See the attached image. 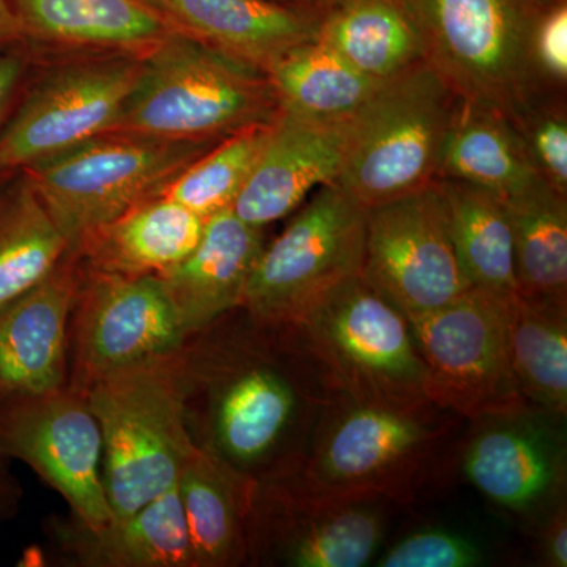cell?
<instances>
[{"label":"cell","mask_w":567,"mask_h":567,"mask_svg":"<svg viewBox=\"0 0 567 567\" xmlns=\"http://www.w3.org/2000/svg\"><path fill=\"white\" fill-rule=\"evenodd\" d=\"M234 311L183 349L197 445L257 483L292 476L334 391L286 324Z\"/></svg>","instance_id":"6da1fadb"},{"label":"cell","mask_w":567,"mask_h":567,"mask_svg":"<svg viewBox=\"0 0 567 567\" xmlns=\"http://www.w3.org/2000/svg\"><path fill=\"white\" fill-rule=\"evenodd\" d=\"M464 417L431 399L383 404L331 394L295 473L306 486L410 505L446 476Z\"/></svg>","instance_id":"7a4b0ae2"},{"label":"cell","mask_w":567,"mask_h":567,"mask_svg":"<svg viewBox=\"0 0 567 567\" xmlns=\"http://www.w3.org/2000/svg\"><path fill=\"white\" fill-rule=\"evenodd\" d=\"M183 349L80 388L102 429L104 488L114 520L177 486L196 453Z\"/></svg>","instance_id":"3957f363"},{"label":"cell","mask_w":567,"mask_h":567,"mask_svg":"<svg viewBox=\"0 0 567 567\" xmlns=\"http://www.w3.org/2000/svg\"><path fill=\"white\" fill-rule=\"evenodd\" d=\"M281 106L265 71L171 29L141 55L114 132L163 140H224L270 125Z\"/></svg>","instance_id":"277c9868"},{"label":"cell","mask_w":567,"mask_h":567,"mask_svg":"<svg viewBox=\"0 0 567 567\" xmlns=\"http://www.w3.org/2000/svg\"><path fill=\"white\" fill-rule=\"evenodd\" d=\"M286 327L336 393L383 404L429 399L427 369L409 319L363 276Z\"/></svg>","instance_id":"5b68a950"},{"label":"cell","mask_w":567,"mask_h":567,"mask_svg":"<svg viewBox=\"0 0 567 567\" xmlns=\"http://www.w3.org/2000/svg\"><path fill=\"white\" fill-rule=\"evenodd\" d=\"M457 102L427 62L383 81L347 122L339 185L365 210L432 185Z\"/></svg>","instance_id":"8992f818"},{"label":"cell","mask_w":567,"mask_h":567,"mask_svg":"<svg viewBox=\"0 0 567 567\" xmlns=\"http://www.w3.org/2000/svg\"><path fill=\"white\" fill-rule=\"evenodd\" d=\"M221 140L100 134L24 169L70 251L134 205L156 196Z\"/></svg>","instance_id":"52a82bcc"},{"label":"cell","mask_w":567,"mask_h":567,"mask_svg":"<svg viewBox=\"0 0 567 567\" xmlns=\"http://www.w3.org/2000/svg\"><path fill=\"white\" fill-rule=\"evenodd\" d=\"M412 6L425 62L458 99L509 118L550 91L532 58L543 0H412Z\"/></svg>","instance_id":"ba28073f"},{"label":"cell","mask_w":567,"mask_h":567,"mask_svg":"<svg viewBox=\"0 0 567 567\" xmlns=\"http://www.w3.org/2000/svg\"><path fill=\"white\" fill-rule=\"evenodd\" d=\"M365 208L338 182L317 189L271 245L246 286L244 308L268 324H289L331 290L361 275Z\"/></svg>","instance_id":"9c48e42d"},{"label":"cell","mask_w":567,"mask_h":567,"mask_svg":"<svg viewBox=\"0 0 567 567\" xmlns=\"http://www.w3.org/2000/svg\"><path fill=\"white\" fill-rule=\"evenodd\" d=\"M511 297L472 287L439 311L409 319L427 369L425 395L470 423L532 409L507 349Z\"/></svg>","instance_id":"30bf717a"},{"label":"cell","mask_w":567,"mask_h":567,"mask_svg":"<svg viewBox=\"0 0 567 567\" xmlns=\"http://www.w3.org/2000/svg\"><path fill=\"white\" fill-rule=\"evenodd\" d=\"M388 503L317 491L295 475L257 483L248 559L290 567H363L382 547Z\"/></svg>","instance_id":"8fae6325"},{"label":"cell","mask_w":567,"mask_h":567,"mask_svg":"<svg viewBox=\"0 0 567 567\" xmlns=\"http://www.w3.org/2000/svg\"><path fill=\"white\" fill-rule=\"evenodd\" d=\"M141 69V55L63 62L25 93L0 130V174L18 173L114 132Z\"/></svg>","instance_id":"7c38bea8"},{"label":"cell","mask_w":567,"mask_h":567,"mask_svg":"<svg viewBox=\"0 0 567 567\" xmlns=\"http://www.w3.org/2000/svg\"><path fill=\"white\" fill-rule=\"evenodd\" d=\"M0 454L20 458L89 528L114 522L103 477V436L80 388L0 398Z\"/></svg>","instance_id":"4fadbf2b"},{"label":"cell","mask_w":567,"mask_h":567,"mask_svg":"<svg viewBox=\"0 0 567 567\" xmlns=\"http://www.w3.org/2000/svg\"><path fill=\"white\" fill-rule=\"evenodd\" d=\"M361 276L406 319L439 311L472 289L454 251L439 183L365 210Z\"/></svg>","instance_id":"5bb4252c"},{"label":"cell","mask_w":567,"mask_h":567,"mask_svg":"<svg viewBox=\"0 0 567 567\" xmlns=\"http://www.w3.org/2000/svg\"><path fill=\"white\" fill-rule=\"evenodd\" d=\"M73 311L76 388L126 365L181 352L189 339L158 275L87 268Z\"/></svg>","instance_id":"9a60e30c"},{"label":"cell","mask_w":567,"mask_h":567,"mask_svg":"<svg viewBox=\"0 0 567 567\" xmlns=\"http://www.w3.org/2000/svg\"><path fill=\"white\" fill-rule=\"evenodd\" d=\"M566 417L528 409L472 421L462 472L486 498L520 517H544L566 488Z\"/></svg>","instance_id":"2e32d148"},{"label":"cell","mask_w":567,"mask_h":567,"mask_svg":"<svg viewBox=\"0 0 567 567\" xmlns=\"http://www.w3.org/2000/svg\"><path fill=\"white\" fill-rule=\"evenodd\" d=\"M81 278L80 254L69 251L47 279L0 311V398L65 386L66 328Z\"/></svg>","instance_id":"e0dca14e"},{"label":"cell","mask_w":567,"mask_h":567,"mask_svg":"<svg viewBox=\"0 0 567 567\" xmlns=\"http://www.w3.org/2000/svg\"><path fill=\"white\" fill-rule=\"evenodd\" d=\"M346 142L347 123L327 125L279 112L233 212L260 229L286 218L309 194L339 181Z\"/></svg>","instance_id":"ac0fdd59"},{"label":"cell","mask_w":567,"mask_h":567,"mask_svg":"<svg viewBox=\"0 0 567 567\" xmlns=\"http://www.w3.org/2000/svg\"><path fill=\"white\" fill-rule=\"evenodd\" d=\"M264 248L262 229L241 221L229 208L205 219L196 248L158 275L188 338L244 305L249 276Z\"/></svg>","instance_id":"d6986e66"},{"label":"cell","mask_w":567,"mask_h":567,"mask_svg":"<svg viewBox=\"0 0 567 567\" xmlns=\"http://www.w3.org/2000/svg\"><path fill=\"white\" fill-rule=\"evenodd\" d=\"M177 31L267 73L282 55L317 39L320 18L268 0H159Z\"/></svg>","instance_id":"ffe728a7"},{"label":"cell","mask_w":567,"mask_h":567,"mask_svg":"<svg viewBox=\"0 0 567 567\" xmlns=\"http://www.w3.org/2000/svg\"><path fill=\"white\" fill-rule=\"evenodd\" d=\"M22 40L142 55L171 31L141 0H10Z\"/></svg>","instance_id":"44dd1931"},{"label":"cell","mask_w":567,"mask_h":567,"mask_svg":"<svg viewBox=\"0 0 567 567\" xmlns=\"http://www.w3.org/2000/svg\"><path fill=\"white\" fill-rule=\"evenodd\" d=\"M256 484L208 447L197 445L177 483L194 566L248 561V518Z\"/></svg>","instance_id":"7402d4cb"},{"label":"cell","mask_w":567,"mask_h":567,"mask_svg":"<svg viewBox=\"0 0 567 567\" xmlns=\"http://www.w3.org/2000/svg\"><path fill=\"white\" fill-rule=\"evenodd\" d=\"M204 227L199 215L156 194L89 235L76 252L89 270L162 275L196 248Z\"/></svg>","instance_id":"603a6c76"},{"label":"cell","mask_w":567,"mask_h":567,"mask_svg":"<svg viewBox=\"0 0 567 567\" xmlns=\"http://www.w3.org/2000/svg\"><path fill=\"white\" fill-rule=\"evenodd\" d=\"M59 539L84 566L196 567L177 486L102 528L74 518Z\"/></svg>","instance_id":"cb8c5ba5"},{"label":"cell","mask_w":567,"mask_h":567,"mask_svg":"<svg viewBox=\"0 0 567 567\" xmlns=\"http://www.w3.org/2000/svg\"><path fill=\"white\" fill-rule=\"evenodd\" d=\"M317 39L377 81L425 62L412 0H333L320 18Z\"/></svg>","instance_id":"d4e9b609"},{"label":"cell","mask_w":567,"mask_h":567,"mask_svg":"<svg viewBox=\"0 0 567 567\" xmlns=\"http://www.w3.org/2000/svg\"><path fill=\"white\" fill-rule=\"evenodd\" d=\"M436 181L470 183L509 199L543 178L505 115L458 99Z\"/></svg>","instance_id":"484cf974"},{"label":"cell","mask_w":567,"mask_h":567,"mask_svg":"<svg viewBox=\"0 0 567 567\" xmlns=\"http://www.w3.org/2000/svg\"><path fill=\"white\" fill-rule=\"evenodd\" d=\"M267 74L281 112L327 125L352 121L383 82L354 69L319 39L287 52Z\"/></svg>","instance_id":"4316f807"},{"label":"cell","mask_w":567,"mask_h":567,"mask_svg":"<svg viewBox=\"0 0 567 567\" xmlns=\"http://www.w3.org/2000/svg\"><path fill=\"white\" fill-rule=\"evenodd\" d=\"M451 240L465 278L476 289L517 293L513 230L502 197L458 181H436Z\"/></svg>","instance_id":"83f0119b"},{"label":"cell","mask_w":567,"mask_h":567,"mask_svg":"<svg viewBox=\"0 0 567 567\" xmlns=\"http://www.w3.org/2000/svg\"><path fill=\"white\" fill-rule=\"evenodd\" d=\"M70 251L24 171L0 188V311L39 286Z\"/></svg>","instance_id":"f1b7e54d"},{"label":"cell","mask_w":567,"mask_h":567,"mask_svg":"<svg viewBox=\"0 0 567 567\" xmlns=\"http://www.w3.org/2000/svg\"><path fill=\"white\" fill-rule=\"evenodd\" d=\"M503 200L513 230L517 295L567 308V197L540 181Z\"/></svg>","instance_id":"f546056e"},{"label":"cell","mask_w":567,"mask_h":567,"mask_svg":"<svg viewBox=\"0 0 567 567\" xmlns=\"http://www.w3.org/2000/svg\"><path fill=\"white\" fill-rule=\"evenodd\" d=\"M507 349L518 390L533 409L567 415V308L513 295Z\"/></svg>","instance_id":"4dcf8cb0"},{"label":"cell","mask_w":567,"mask_h":567,"mask_svg":"<svg viewBox=\"0 0 567 567\" xmlns=\"http://www.w3.org/2000/svg\"><path fill=\"white\" fill-rule=\"evenodd\" d=\"M271 125H256L224 137L194 159L166 188L163 196L207 219L233 208L262 153Z\"/></svg>","instance_id":"1f68e13d"},{"label":"cell","mask_w":567,"mask_h":567,"mask_svg":"<svg viewBox=\"0 0 567 567\" xmlns=\"http://www.w3.org/2000/svg\"><path fill=\"white\" fill-rule=\"evenodd\" d=\"M507 121L524 142L537 175L567 197L566 92L540 93Z\"/></svg>","instance_id":"d6a6232c"},{"label":"cell","mask_w":567,"mask_h":567,"mask_svg":"<svg viewBox=\"0 0 567 567\" xmlns=\"http://www.w3.org/2000/svg\"><path fill=\"white\" fill-rule=\"evenodd\" d=\"M483 547L472 537L443 527L410 532L386 548L379 567H476L484 565Z\"/></svg>","instance_id":"836d02e7"},{"label":"cell","mask_w":567,"mask_h":567,"mask_svg":"<svg viewBox=\"0 0 567 567\" xmlns=\"http://www.w3.org/2000/svg\"><path fill=\"white\" fill-rule=\"evenodd\" d=\"M532 58L537 76L550 91L567 87L566 0L547 3L540 11L532 39Z\"/></svg>","instance_id":"e575fe53"},{"label":"cell","mask_w":567,"mask_h":567,"mask_svg":"<svg viewBox=\"0 0 567 567\" xmlns=\"http://www.w3.org/2000/svg\"><path fill=\"white\" fill-rule=\"evenodd\" d=\"M28 69L29 58L24 51L11 44L0 48V130L9 121Z\"/></svg>","instance_id":"d590c367"},{"label":"cell","mask_w":567,"mask_h":567,"mask_svg":"<svg viewBox=\"0 0 567 567\" xmlns=\"http://www.w3.org/2000/svg\"><path fill=\"white\" fill-rule=\"evenodd\" d=\"M539 533V551L544 565L550 567L567 566V509L566 499L558 503L543 517Z\"/></svg>","instance_id":"8d00e7d4"},{"label":"cell","mask_w":567,"mask_h":567,"mask_svg":"<svg viewBox=\"0 0 567 567\" xmlns=\"http://www.w3.org/2000/svg\"><path fill=\"white\" fill-rule=\"evenodd\" d=\"M22 40L20 25L11 10L10 0H0V48Z\"/></svg>","instance_id":"74e56055"},{"label":"cell","mask_w":567,"mask_h":567,"mask_svg":"<svg viewBox=\"0 0 567 567\" xmlns=\"http://www.w3.org/2000/svg\"><path fill=\"white\" fill-rule=\"evenodd\" d=\"M141 2L156 11V7H158L159 0H141Z\"/></svg>","instance_id":"f35d334b"},{"label":"cell","mask_w":567,"mask_h":567,"mask_svg":"<svg viewBox=\"0 0 567 567\" xmlns=\"http://www.w3.org/2000/svg\"><path fill=\"white\" fill-rule=\"evenodd\" d=\"M11 174H14V173L0 174V188H2L3 183L9 181V177H10Z\"/></svg>","instance_id":"ab89813d"},{"label":"cell","mask_w":567,"mask_h":567,"mask_svg":"<svg viewBox=\"0 0 567 567\" xmlns=\"http://www.w3.org/2000/svg\"><path fill=\"white\" fill-rule=\"evenodd\" d=\"M319 2H322V9H323V13H324V11H327L328 7H330L331 3H333V0H319Z\"/></svg>","instance_id":"60d3db41"},{"label":"cell","mask_w":567,"mask_h":567,"mask_svg":"<svg viewBox=\"0 0 567 567\" xmlns=\"http://www.w3.org/2000/svg\"><path fill=\"white\" fill-rule=\"evenodd\" d=\"M544 3L559 2V0H543Z\"/></svg>","instance_id":"b9f144b4"}]
</instances>
